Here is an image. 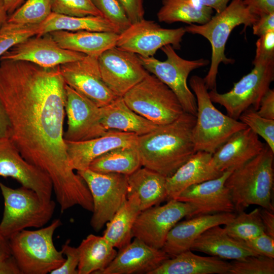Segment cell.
<instances>
[{
    "mask_svg": "<svg viewBox=\"0 0 274 274\" xmlns=\"http://www.w3.org/2000/svg\"><path fill=\"white\" fill-rule=\"evenodd\" d=\"M0 101L10 123L8 138L28 162L48 175L62 213L92 202L72 167L63 138L65 83L59 66L0 60Z\"/></svg>",
    "mask_w": 274,
    "mask_h": 274,
    "instance_id": "1",
    "label": "cell"
},
{
    "mask_svg": "<svg viewBox=\"0 0 274 274\" xmlns=\"http://www.w3.org/2000/svg\"><path fill=\"white\" fill-rule=\"evenodd\" d=\"M196 116L184 112L174 121L138 136L142 165L164 177L173 175L195 152L192 130Z\"/></svg>",
    "mask_w": 274,
    "mask_h": 274,
    "instance_id": "2",
    "label": "cell"
},
{
    "mask_svg": "<svg viewBox=\"0 0 274 274\" xmlns=\"http://www.w3.org/2000/svg\"><path fill=\"white\" fill-rule=\"evenodd\" d=\"M274 152L265 144L257 156L234 169L226 179L225 186L231 196L235 211H244L257 205L271 211L273 187Z\"/></svg>",
    "mask_w": 274,
    "mask_h": 274,
    "instance_id": "3",
    "label": "cell"
},
{
    "mask_svg": "<svg viewBox=\"0 0 274 274\" xmlns=\"http://www.w3.org/2000/svg\"><path fill=\"white\" fill-rule=\"evenodd\" d=\"M258 18V16L252 13L244 4L243 0H232L223 11L213 15L206 23L191 24L184 27L186 32L200 35L211 44L210 67L203 78L208 90H216V79L220 64H232L234 62L225 54L226 44L233 29L242 24L245 28L252 26Z\"/></svg>",
    "mask_w": 274,
    "mask_h": 274,
    "instance_id": "4",
    "label": "cell"
},
{
    "mask_svg": "<svg viewBox=\"0 0 274 274\" xmlns=\"http://www.w3.org/2000/svg\"><path fill=\"white\" fill-rule=\"evenodd\" d=\"M189 86L197 104L196 120L192 130L195 151L213 154L234 133L247 126L223 114L214 106L203 78L192 76L189 80Z\"/></svg>",
    "mask_w": 274,
    "mask_h": 274,
    "instance_id": "5",
    "label": "cell"
},
{
    "mask_svg": "<svg viewBox=\"0 0 274 274\" xmlns=\"http://www.w3.org/2000/svg\"><path fill=\"white\" fill-rule=\"evenodd\" d=\"M62 225L56 219L39 229H24L9 238L12 255L22 274H47L59 267L65 258L53 243L55 230Z\"/></svg>",
    "mask_w": 274,
    "mask_h": 274,
    "instance_id": "6",
    "label": "cell"
},
{
    "mask_svg": "<svg viewBox=\"0 0 274 274\" xmlns=\"http://www.w3.org/2000/svg\"><path fill=\"white\" fill-rule=\"evenodd\" d=\"M0 189L4 201L0 231L7 238L28 228H42L53 217L56 203L52 199L44 200L23 186L14 189L0 182Z\"/></svg>",
    "mask_w": 274,
    "mask_h": 274,
    "instance_id": "7",
    "label": "cell"
},
{
    "mask_svg": "<svg viewBox=\"0 0 274 274\" xmlns=\"http://www.w3.org/2000/svg\"><path fill=\"white\" fill-rule=\"evenodd\" d=\"M122 97L131 110L157 125L170 123L184 112L174 92L149 73Z\"/></svg>",
    "mask_w": 274,
    "mask_h": 274,
    "instance_id": "8",
    "label": "cell"
},
{
    "mask_svg": "<svg viewBox=\"0 0 274 274\" xmlns=\"http://www.w3.org/2000/svg\"><path fill=\"white\" fill-rule=\"evenodd\" d=\"M252 63L254 67L251 72L234 83L229 91L209 92L212 101L224 107L227 115L235 120L248 109H258L261 98L274 80V59Z\"/></svg>",
    "mask_w": 274,
    "mask_h": 274,
    "instance_id": "9",
    "label": "cell"
},
{
    "mask_svg": "<svg viewBox=\"0 0 274 274\" xmlns=\"http://www.w3.org/2000/svg\"><path fill=\"white\" fill-rule=\"evenodd\" d=\"M166 59L160 61L154 56L139 58L145 68L167 85L176 94L185 112L196 116L197 104L195 95L187 85V78L193 70L207 66L208 59L187 60L180 57L170 45L162 47Z\"/></svg>",
    "mask_w": 274,
    "mask_h": 274,
    "instance_id": "10",
    "label": "cell"
},
{
    "mask_svg": "<svg viewBox=\"0 0 274 274\" xmlns=\"http://www.w3.org/2000/svg\"><path fill=\"white\" fill-rule=\"evenodd\" d=\"M77 173L85 181L91 193L93 209L90 225L98 231L126 200L127 176L115 173H97L89 168Z\"/></svg>",
    "mask_w": 274,
    "mask_h": 274,
    "instance_id": "11",
    "label": "cell"
},
{
    "mask_svg": "<svg viewBox=\"0 0 274 274\" xmlns=\"http://www.w3.org/2000/svg\"><path fill=\"white\" fill-rule=\"evenodd\" d=\"M196 211L191 204L175 199L168 200L163 206L141 211L133 224L132 236L153 248L162 249L173 227L185 217L196 216Z\"/></svg>",
    "mask_w": 274,
    "mask_h": 274,
    "instance_id": "12",
    "label": "cell"
},
{
    "mask_svg": "<svg viewBox=\"0 0 274 274\" xmlns=\"http://www.w3.org/2000/svg\"><path fill=\"white\" fill-rule=\"evenodd\" d=\"M186 32L183 27L165 28L154 21L143 19L119 34L116 46L142 57H152L159 49L167 45L180 49Z\"/></svg>",
    "mask_w": 274,
    "mask_h": 274,
    "instance_id": "13",
    "label": "cell"
},
{
    "mask_svg": "<svg viewBox=\"0 0 274 274\" xmlns=\"http://www.w3.org/2000/svg\"><path fill=\"white\" fill-rule=\"evenodd\" d=\"M102 79L117 96L122 97L149 73L138 55L114 46L98 57Z\"/></svg>",
    "mask_w": 274,
    "mask_h": 274,
    "instance_id": "14",
    "label": "cell"
},
{
    "mask_svg": "<svg viewBox=\"0 0 274 274\" xmlns=\"http://www.w3.org/2000/svg\"><path fill=\"white\" fill-rule=\"evenodd\" d=\"M65 111L67 128L65 141H84L105 134L107 130L100 122V109L87 97L65 84Z\"/></svg>",
    "mask_w": 274,
    "mask_h": 274,
    "instance_id": "15",
    "label": "cell"
},
{
    "mask_svg": "<svg viewBox=\"0 0 274 274\" xmlns=\"http://www.w3.org/2000/svg\"><path fill=\"white\" fill-rule=\"evenodd\" d=\"M59 70L66 85L99 107L109 104L118 97L103 81L97 56L85 55L80 59L60 65Z\"/></svg>",
    "mask_w": 274,
    "mask_h": 274,
    "instance_id": "16",
    "label": "cell"
},
{
    "mask_svg": "<svg viewBox=\"0 0 274 274\" xmlns=\"http://www.w3.org/2000/svg\"><path fill=\"white\" fill-rule=\"evenodd\" d=\"M0 176L16 180L44 200L52 199L53 189L50 177L26 160L8 137L0 138Z\"/></svg>",
    "mask_w": 274,
    "mask_h": 274,
    "instance_id": "17",
    "label": "cell"
},
{
    "mask_svg": "<svg viewBox=\"0 0 274 274\" xmlns=\"http://www.w3.org/2000/svg\"><path fill=\"white\" fill-rule=\"evenodd\" d=\"M85 55L61 48L49 33L19 43L6 52L0 60L25 61L44 67H53L80 59Z\"/></svg>",
    "mask_w": 274,
    "mask_h": 274,
    "instance_id": "18",
    "label": "cell"
},
{
    "mask_svg": "<svg viewBox=\"0 0 274 274\" xmlns=\"http://www.w3.org/2000/svg\"><path fill=\"white\" fill-rule=\"evenodd\" d=\"M225 171L219 177L194 184L184 189L176 198L196 208V216L234 213V206L225 182L232 172Z\"/></svg>",
    "mask_w": 274,
    "mask_h": 274,
    "instance_id": "19",
    "label": "cell"
},
{
    "mask_svg": "<svg viewBox=\"0 0 274 274\" xmlns=\"http://www.w3.org/2000/svg\"><path fill=\"white\" fill-rule=\"evenodd\" d=\"M169 258L162 249L153 248L134 237L119 250L110 264L98 274H150Z\"/></svg>",
    "mask_w": 274,
    "mask_h": 274,
    "instance_id": "20",
    "label": "cell"
},
{
    "mask_svg": "<svg viewBox=\"0 0 274 274\" xmlns=\"http://www.w3.org/2000/svg\"><path fill=\"white\" fill-rule=\"evenodd\" d=\"M138 135L114 130L90 140L80 142H65L66 150L72 167L77 171L89 168L95 159L115 148L136 143Z\"/></svg>",
    "mask_w": 274,
    "mask_h": 274,
    "instance_id": "21",
    "label": "cell"
},
{
    "mask_svg": "<svg viewBox=\"0 0 274 274\" xmlns=\"http://www.w3.org/2000/svg\"><path fill=\"white\" fill-rule=\"evenodd\" d=\"M265 144L250 128L241 129L231 135L212 154L211 163L223 173L243 165L258 155Z\"/></svg>",
    "mask_w": 274,
    "mask_h": 274,
    "instance_id": "22",
    "label": "cell"
},
{
    "mask_svg": "<svg viewBox=\"0 0 274 274\" xmlns=\"http://www.w3.org/2000/svg\"><path fill=\"white\" fill-rule=\"evenodd\" d=\"M235 216L234 213L200 215L178 223L168 232L162 250L170 257L190 250L194 241L206 230L225 225Z\"/></svg>",
    "mask_w": 274,
    "mask_h": 274,
    "instance_id": "23",
    "label": "cell"
},
{
    "mask_svg": "<svg viewBox=\"0 0 274 274\" xmlns=\"http://www.w3.org/2000/svg\"><path fill=\"white\" fill-rule=\"evenodd\" d=\"M212 154L196 152L171 176L166 178L167 199H175L184 189L194 184L217 178L221 173L212 165Z\"/></svg>",
    "mask_w": 274,
    "mask_h": 274,
    "instance_id": "24",
    "label": "cell"
},
{
    "mask_svg": "<svg viewBox=\"0 0 274 274\" xmlns=\"http://www.w3.org/2000/svg\"><path fill=\"white\" fill-rule=\"evenodd\" d=\"M190 250L232 260L258 255L243 241L229 236L220 225L213 226L203 232L194 241Z\"/></svg>",
    "mask_w": 274,
    "mask_h": 274,
    "instance_id": "25",
    "label": "cell"
},
{
    "mask_svg": "<svg viewBox=\"0 0 274 274\" xmlns=\"http://www.w3.org/2000/svg\"><path fill=\"white\" fill-rule=\"evenodd\" d=\"M170 258L150 274H229L230 263L216 256H201L188 250Z\"/></svg>",
    "mask_w": 274,
    "mask_h": 274,
    "instance_id": "26",
    "label": "cell"
},
{
    "mask_svg": "<svg viewBox=\"0 0 274 274\" xmlns=\"http://www.w3.org/2000/svg\"><path fill=\"white\" fill-rule=\"evenodd\" d=\"M100 109V122L107 130L132 133L140 136L151 132L159 125L131 110L122 97H117Z\"/></svg>",
    "mask_w": 274,
    "mask_h": 274,
    "instance_id": "27",
    "label": "cell"
},
{
    "mask_svg": "<svg viewBox=\"0 0 274 274\" xmlns=\"http://www.w3.org/2000/svg\"><path fill=\"white\" fill-rule=\"evenodd\" d=\"M62 48L98 57L106 50L116 46L119 34L88 30H57L49 33Z\"/></svg>",
    "mask_w": 274,
    "mask_h": 274,
    "instance_id": "28",
    "label": "cell"
},
{
    "mask_svg": "<svg viewBox=\"0 0 274 274\" xmlns=\"http://www.w3.org/2000/svg\"><path fill=\"white\" fill-rule=\"evenodd\" d=\"M141 211L140 201L137 194L128 193L126 200L106 223L104 237L119 250L128 245L133 237V224Z\"/></svg>",
    "mask_w": 274,
    "mask_h": 274,
    "instance_id": "29",
    "label": "cell"
},
{
    "mask_svg": "<svg viewBox=\"0 0 274 274\" xmlns=\"http://www.w3.org/2000/svg\"><path fill=\"white\" fill-rule=\"evenodd\" d=\"M127 182L128 194H137L141 211L159 205L167 199L166 178L148 168L141 167L128 175Z\"/></svg>",
    "mask_w": 274,
    "mask_h": 274,
    "instance_id": "30",
    "label": "cell"
},
{
    "mask_svg": "<svg viewBox=\"0 0 274 274\" xmlns=\"http://www.w3.org/2000/svg\"><path fill=\"white\" fill-rule=\"evenodd\" d=\"M77 248L78 274H98L110 264L118 252L103 235L93 234L88 235Z\"/></svg>",
    "mask_w": 274,
    "mask_h": 274,
    "instance_id": "31",
    "label": "cell"
},
{
    "mask_svg": "<svg viewBox=\"0 0 274 274\" xmlns=\"http://www.w3.org/2000/svg\"><path fill=\"white\" fill-rule=\"evenodd\" d=\"M64 30L77 31L88 30L121 33L119 29L106 18L99 16L77 17L51 12L39 24L38 34L42 36L52 31Z\"/></svg>",
    "mask_w": 274,
    "mask_h": 274,
    "instance_id": "32",
    "label": "cell"
},
{
    "mask_svg": "<svg viewBox=\"0 0 274 274\" xmlns=\"http://www.w3.org/2000/svg\"><path fill=\"white\" fill-rule=\"evenodd\" d=\"M142 166L136 143L115 148L99 156L92 161L89 169L97 173H115L128 176Z\"/></svg>",
    "mask_w": 274,
    "mask_h": 274,
    "instance_id": "33",
    "label": "cell"
},
{
    "mask_svg": "<svg viewBox=\"0 0 274 274\" xmlns=\"http://www.w3.org/2000/svg\"><path fill=\"white\" fill-rule=\"evenodd\" d=\"M213 13L212 9L196 8L188 0H162L157 16L159 21L167 24L181 22L203 24L210 20Z\"/></svg>",
    "mask_w": 274,
    "mask_h": 274,
    "instance_id": "34",
    "label": "cell"
},
{
    "mask_svg": "<svg viewBox=\"0 0 274 274\" xmlns=\"http://www.w3.org/2000/svg\"><path fill=\"white\" fill-rule=\"evenodd\" d=\"M260 210L255 208L249 213L238 212L230 222L224 225L225 231L231 237L241 241L252 239L264 233Z\"/></svg>",
    "mask_w": 274,
    "mask_h": 274,
    "instance_id": "35",
    "label": "cell"
},
{
    "mask_svg": "<svg viewBox=\"0 0 274 274\" xmlns=\"http://www.w3.org/2000/svg\"><path fill=\"white\" fill-rule=\"evenodd\" d=\"M51 12V0H26L9 16L7 21L21 24H40Z\"/></svg>",
    "mask_w": 274,
    "mask_h": 274,
    "instance_id": "36",
    "label": "cell"
},
{
    "mask_svg": "<svg viewBox=\"0 0 274 274\" xmlns=\"http://www.w3.org/2000/svg\"><path fill=\"white\" fill-rule=\"evenodd\" d=\"M39 24H21L7 21L0 29V57L19 43L37 35Z\"/></svg>",
    "mask_w": 274,
    "mask_h": 274,
    "instance_id": "37",
    "label": "cell"
},
{
    "mask_svg": "<svg viewBox=\"0 0 274 274\" xmlns=\"http://www.w3.org/2000/svg\"><path fill=\"white\" fill-rule=\"evenodd\" d=\"M229 274H273L274 258L250 256L230 263Z\"/></svg>",
    "mask_w": 274,
    "mask_h": 274,
    "instance_id": "38",
    "label": "cell"
},
{
    "mask_svg": "<svg viewBox=\"0 0 274 274\" xmlns=\"http://www.w3.org/2000/svg\"><path fill=\"white\" fill-rule=\"evenodd\" d=\"M238 119L263 138L266 144L274 152V120L260 116L252 109L243 112Z\"/></svg>",
    "mask_w": 274,
    "mask_h": 274,
    "instance_id": "39",
    "label": "cell"
},
{
    "mask_svg": "<svg viewBox=\"0 0 274 274\" xmlns=\"http://www.w3.org/2000/svg\"><path fill=\"white\" fill-rule=\"evenodd\" d=\"M51 3L52 12L55 13L77 17H104L91 0H51Z\"/></svg>",
    "mask_w": 274,
    "mask_h": 274,
    "instance_id": "40",
    "label": "cell"
},
{
    "mask_svg": "<svg viewBox=\"0 0 274 274\" xmlns=\"http://www.w3.org/2000/svg\"><path fill=\"white\" fill-rule=\"evenodd\" d=\"M102 16L117 26L121 33L131 24L118 0H91Z\"/></svg>",
    "mask_w": 274,
    "mask_h": 274,
    "instance_id": "41",
    "label": "cell"
},
{
    "mask_svg": "<svg viewBox=\"0 0 274 274\" xmlns=\"http://www.w3.org/2000/svg\"><path fill=\"white\" fill-rule=\"evenodd\" d=\"M61 251L66 258L62 264L53 270L50 274H78V266L79 262V252L78 248L70 245V240L62 245Z\"/></svg>",
    "mask_w": 274,
    "mask_h": 274,
    "instance_id": "42",
    "label": "cell"
},
{
    "mask_svg": "<svg viewBox=\"0 0 274 274\" xmlns=\"http://www.w3.org/2000/svg\"><path fill=\"white\" fill-rule=\"evenodd\" d=\"M243 242L258 255L274 258V238L265 232Z\"/></svg>",
    "mask_w": 274,
    "mask_h": 274,
    "instance_id": "43",
    "label": "cell"
},
{
    "mask_svg": "<svg viewBox=\"0 0 274 274\" xmlns=\"http://www.w3.org/2000/svg\"><path fill=\"white\" fill-rule=\"evenodd\" d=\"M274 59V31L261 36L256 42L255 56L253 61Z\"/></svg>",
    "mask_w": 274,
    "mask_h": 274,
    "instance_id": "44",
    "label": "cell"
},
{
    "mask_svg": "<svg viewBox=\"0 0 274 274\" xmlns=\"http://www.w3.org/2000/svg\"><path fill=\"white\" fill-rule=\"evenodd\" d=\"M131 24L144 19L143 0H118Z\"/></svg>",
    "mask_w": 274,
    "mask_h": 274,
    "instance_id": "45",
    "label": "cell"
},
{
    "mask_svg": "<svg viewBox=\"0 0 274 274\" xmlns=\"http://www.w3.org/2000/svg\"><path fill=\"white\" fill-rule=\"evenodd\" d=\"M260 116L274 120V90L269 88L261 99L256 111Z\"/></svg>",
    "mask_w": 274,
    "mask_h": 274,
    "instance_id": "46",
    "label": "cell"
},
{
    "mask_svg": "<svg viewBox=\"0 0 274 274\" xmlns=\"http://www.w3.org/2000/svg\"><path fill=\"white\" fill-rule=\"evenodd\" d=\"M243 2L252 13L258 17L274 13V0H243Z\"/></svg>",
    "mask_w": 274,
    "mask_h": 274,
    "instance_id": "47",
    "label": "cell"
},
{
    "mask_svg": "<svg viewBox=\"0 0 274 274\" xmlns=\"http://www.w3.org/2000/svg\"><path fill=\"white\" fill-rule=\"evenodd\" d=\"M252 26L253 34L258 37L274 31V13L259 16Z\"/></svg>",
    "mask_w": 274,
    "mask_h": 274,
    "instance_id": "48",
    "label": "cell"
},
{
    "mask_svg": "<svg viewBox=\"0 0 274 274\" xmlns=\"http://www.w3.org/2000/svg\"><path fill=\"white\" fill-rule=\"evenodd\" d=\"M196 8L208 7L215 10L216 13L223 11L230 0H188Z\"/></svg>",
    "mask_w": 274,
    "mask_h": 274,
    "instance_id": "49",
    "label": "cell"
},
{
    "mask_svg": "<svg viewBox=\"0 0 274 274\" xmlns=\"http://www.w3.org/2000/svg\"><path fill=\"white\" fill-rule=\"evenodd\" d=\"M262 222L264 232L274 238V214L273 211L265 209L260 210Z\"/></svg>",
    "mask_w": 274,
    "mask_h": 274,
    "instance_id": "50",
    "label": "cell"
},
{
    "mask_svg": "<svg viewBox=\"0 0 274 274\" xmlns=\"http://www.w3.org/2000/svg\"><path fill=\"white\" fill-rule=\"evenodd\" d=\"M0 274H22L15 259L12 255L0 261Z\"/></svg>",
    "mask_w": 274,
    "mask_h": 274,
    "instance_id": "51",
    "label": "cell"
},
{
    "mask_svg": "<svg viewBox=\"0 0 274 274\" xmlns=\"http://www.w3.org/2000/svg\"><path fill=\"white\" fill-rule=\"evenodd\" d=\"M10 123L5 110L0 101V138L8 137Z\"/></svg>",
    "mask_w": 274,
    "mask_h": 274,
    "instance_id": "52",
    "label": "cell"
},
{
    "mask_svg": "<svg viewBox=\"0 0 274 274\" xmlns=\"http://www.w3.org/2000/svg\"><path fill=\"white\" fill-rule=\"evenodd\" d=\"M12 255L9 238L0 231V261Z\"/></svg>",
    "mask_w": 274,
    "mask_h": 274,
    "instance_id": "53",
    "label": "cell"
},
{
    "mask_svg": "<svg viewBox=\"0 0 274 274\" xmlns=\"http://www.w3.org/2000/svg\"><path fill=\"white\" fill-rule=\"evenodd\" d=\"M25 0H4L9 16L15 11Z\"/></svg>",
    "mask_w": 274,
    "mask_h": 274,
    "instance_id": "54",
    "label": "cell"
},
{
    "mask_svg": "<svg viewBox=\"0 0 274 274\" xmlns=\"http://www.w3.org/2000/svg\"><path fill=\"white\" fill-rule=\"evenodd\" d=\"M9 14L6 10L4 0H0V29L8 19Z\"/></svg>",
    "mask_w": 274,
    "mask_h": 274,
    "instance_id": "55",
    "label": "cell"
}]
</instances>
